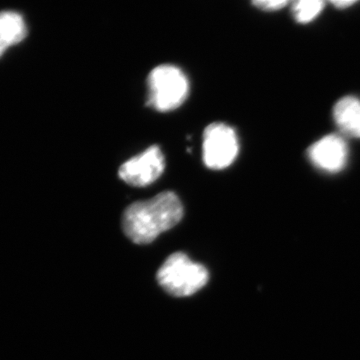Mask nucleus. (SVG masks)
Returning a JSON list of instances; mask_svg holds the SVG:
<instances>
[{
	"instance_id": "f257e3e1",
	"label": "nucleus",
	"mask_w": 360,
	"mask_h": 360,
	"mask_svg": "<svg viewBox=\"0 0 360 360\" xmlns=\"http://www.w3.org/2000/svg\"><path fill=\"white\" fill-rule=\"evenodd\" d=\"M184 212L179 196L174 191H163L150 200L127 206L122 215V229L132 243L149 245L176 226Z\"/></svg>"
},
{
	"instance_id": "f03ea898",
	"label": "nucleus",
	"mask_w": 360,
	"mask_h": 360,
	"mask_svg": "<svg viewBox=\"0 0 360 360\" xmlns=\"http://www.w3.org/2000/svg\"><path fill=\"white\" fill-rule=\"evenodd\" d=\"M156 279L168 295L187 297L205 288L210 279L207 269L193 262L184 252L170 255L161 265Z\"/></svg>"
},
{
	"instance_id": "0eeeda50",
	"label": "nucleus",
	"mask_w": 360,
	"mask_h": 360,
	"mask_svg": "<svg viewBox=\"0 0 360 360\" xmlns=\"http://www.w3.org/2000/svg\"><path fill=\"white\" fill-rule=\"evenodd\" d=\"M335 123L345 134L360 139V101L347 96L335 104L333 110Z\"/></svg>"
},
{
	"instance_id": "39448f33",
	"label": "nucleus",
	"mask_w": 360,
	"mask_h": 360,
	"mask_svg": "<svg viewBox=\"0 0 360 360\" xmlns=\"http://www.w3.org/2000/svg\"><path fill=\"white\" fill-rule=\"evenodd\" d=\"M165 168L162 151L160 146H153L141 155L125 161L118 170V176L129 186H148L160 179Z\"/></svg>"
},
{
	"instance_id": "423d86ee",
	"label": "nucleus",
	"mask_w": 360,
	"mask_h": 360,
	"mask_svg": "<svg viewBox=\"0 0 360 360\" xmlns=\"http://www.w3.org/2000/svg\"><path fill=\"white\" fill-rule=\"evenodd\" d=\"M347 155V142L335 134L324 136L309 149V160L315 167L330 174H335L345 168Z\"/></svg>"
},
{
	"instance_id": "9d476101",
	"label": "nucleus",
	"mask_w": 360,
	"mask_h": 360,
	"mask_svg": "<svg viewBox=\"0 0 360 360\" xmlns=\"http://www.w3.org/2000/svg\"><path fill=\"white\" fill-rule=\"evenodd\" d=\"M257 8L262 9L264 11H281L284 6H288V2L284 1V0H274V1H269V0H262V1L253 2Z\"/></svg>"
},
{
	"instance_id": "1a4fd4ad",
	"label": "nucleus",
	"mask_w": 360,
	"mask_h": 360,
	"mask_svg": "<svg viewBox=\"0 0 360 360\" xmlns=\"http://www.w3.org/2000/svg\"><path fill=\"white\" fill-rule=\"evenodd\" d=\"M324 8V2L319 0H302L293 4L292 13L297 22L309 23L314 20Z\"/></svg>"
},
{
	"instance_id": "9b49d317",
	"label": "nucleus",
	"mask_w": 360,
	"mask_h": 360,
	"mask_svg": "<svg viewBox=\"0 0 360 360\" xmlns=\"http://www.w3.org/2000/svg\"><path fill=\"white\" fill-rule=\"evenodd\" d=\"M356 4V1H350V0H345V1H342V0H338V1H333L331 2V4H333L335 7H338V8H347V7L354 6V4Z\"/></svg>"
},
{
	"instance_id": "20e7f679",
	"label": "nucleus",
	"mask_w": 360,
	"mask_h": 360,
	"mask_svg": "<svg viewBox=\"0 0 360 360\" xmlns=\"http://www.w3.org/2000/svg\"><path fill=\"white\" fill-rule=\"evenodd\" d=\"M239 151L238 135L221 122L208 125L203 132L202 158L206 167L219 170L231 167Z\"/></svg>"
},
{
	"instance_id": "6e6552de",
	"label": "nucleus",
	"mask_w": 360,
	"mask_h": 360,
	"mask_svg": "<svg viewBox=\"0 0 360 360\" xmlns=\"http://www.w3.org/2000/svg\"><path fill=\"white\" fill-rule=\"evenodd\" d=\"M27 34L22 16L14 11L0 13V56L9 47L20 44Z\"/></svg>"
},
{
	"instance_id": "7ed1b4c3",
	"label": "nucleus",
	"mask_w": 360,
	"mask_h": 360,
	"mask_svg": "<svg viewBox=\"0 0 360 360\" xmlns=\"http://www.w3.org/2000/svg\"><path fill=\"white\" fill-rule=\"evenodd\" d=\"M148 105L160 112L179 108L188 96L189 84L184 71L172 65L156 66L148 77Z\"/></svg>"
}]
</instances>
